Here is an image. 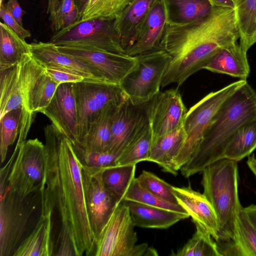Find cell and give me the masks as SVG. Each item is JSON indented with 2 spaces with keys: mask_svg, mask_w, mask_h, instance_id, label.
Here are the masks:
<instances>
[{
  "mask_svg": "<svg viewBox=\"0 0 256 256\" xmlns=\"http://www.w3.org/2000/svg\"><path fill=\"white\" fill-rule=\"evenodd\" d=\"M45 170L40 188V213L58 211L60 230L66 232L76 256H92L95 244L88 212L82 163L71 142L52 124L44 128Z\"/></svg>",
  "mask_w": 256,
  "mask_h": 256,
  "instance_id": "1",
  "label": "cell"
},
{
  "mask_svg": "<svg viewBox=\"0 0 256 256\" xmlns=\"http://www.w3.org/2000/svg\"><path fill=\"white\" fill-rule=\"evenodd\" d=\"M240 38L234 8L214 6L211 13L186 24H166L160 48L170 58L161 86H178L190 76L204 69L220 48Z\"/></svg>",
  "mask_w": 256,
  "mask_h": 256,
  "instance_id": "2",
  "label": "cell"
},
{
  "mask_svg": "<svg viewBox=\"0 0 256 256\" xmlns=\"http://www.w3.org/2000/svg\"><path fill=\"white\" fill-rule=\"evenodd\" d=\"M256 119V92L246 82L218 110L193 156L180 170L185 178L202 172L207 166L224 158L226 146L238 130Z\"/></svg>",
  "mask_w": 256,
  "mask_h": 256,
  "instance_id": "3",
  "label": "cell"
},
{
  "mask_svg": "<svg viewBox=\"0 0 256 256\" xmlns=\"http://www.w3.org/2000/svg\"><path fill=\"white\" fill-rule=\"evenodd\" d=\"M203 194L216 215L218 232L216 242H232L238 255L242 256L238 218L242 206L238 194L237 162L224 158L207 166L202 172Z\"/></svg>",
  "mask_w": 256,
  "mask_h": 256,
  "instance_id": "4",
  "label": "cell"
},
{
  "mask_svg": "<svg viewBox=\"0 0 256 256\" xmlns=\"http://www.w3.org/2000/svg\"><path fill=\"white\" fill-rule=\"evenodd\" d=\"M19 66L22 108L17 145L26 140L36 114L42 112L48 106L59 85L30 54L23 56Z\"/></svg>",
  "mask_w": 256,
  "mask_h": 256,
  "instance_id": "5",
  "label": "cell"
},
{
  "mask_svg": "<svg viewBox=\"0 0 256 256\" xmlns=\"http://www.w3.org/2000/svg\"><path fill=\"white\" fill-rule=\"evenodd\" d=\"M246 82V80H240L211 92L188 110L182 126L186 136V140L173 162L176 172L196 152L208 126L222 104Z\"/></svg>",
  "mask_w": 256,
  "mask_h": 256,
  "instance_id": "6",
  "label": "cell"
},
{
  "mask_svg": "<svg viewBox=\"0 0 256 256\" xmlns=\"http://www.w3.org/2000/svg\"><path fill=\"white\" fill-rule=\"evenodd\" d=\"M133 222L124 200L115 208L94 244V256H155L156 250L138 240Z\"/></svg>",
  "mask_w": 256,
  "mask_h": 256,
  "instance_id": "7",
  "label": "cell"
},
{
  "mask_svg": "<svg viewBox=\"0 0 256 256\" xmlns=\"http://www.w3.org/2000/svg\"><path fill=\"white\" fill-rule=\"evenodd\" d=\"M76 109V145L80 150L92 124L110 102L120 105L128 97L120 84L90 80L72 83Z\"/></svg>",
  "mask_w": 256,
  "mask_h": 256,
  "instance_id": "8",
  "label": "cell"
},
{
  "mask_svg": "<svg viewBox=\"0 0 256 256\" xmlns=\"http://www.w3.org/2000/svg\"><path fill=\"white\" fill-rule=\"evenodd\" d=\"M40 200V190L25 198L0 191V256H13Z\"/></svg>",
  "mask_w": 256,
  "mask_h": 256,
  "instance_id": "9",
  "label": "cell"
},
{
  "mask_svg": "<svg viewBox=\"0 0 256 256\" xmlns=\"http://www.w3.org/2000/svg\"><path fill=\"white\" fill-rule=\"evenodd\" d=\"M50 42L56 46L85 47L126 54L114 20H78L54 32Z\"/></svg>",
  "mask_w": 256,
  "mask_h": 256,
  "instance_id": "10",
  "label": "cell"
},
{
  "mask_svg": "<svg viewBox=\"0 0 256 256\" xmlns=\"http://www.w3.org/2000/svg\"><path fill=\"white\" fill-rule=\"evenodd\" d=\"M135 66L120 84L133 102H146L160 92L162 78L170 58L158 48L136 56Z\"/></svg>",
  "mask_w": 256,
  "mask_h": 256,
  "instance_id": "11",
  "label": "cell"
},
{
  "mask_svg": "<svg viewBox=\"0 0 256 256\" xmlns=\"http://www.w3.org/2000/svg\"><path fill=\"white\" fill-rule=\"evenodd\" d=\"M16 158L8 182V190L25 198L41 188L46 164V148L38 138L30 139L17 145Z\"/></svg>",
  "mask_w": 256,
  "mask_h": 256,
  "instance_id": "12",
  "label": "cell"
},
{
  "mask_svg": "<svg viewBox=\"0 0 256 256\" xmlns=\"http://www.w3.org/2000/svg\"><path fill=\"white\" fill-rule=\"evenodd\" d=\"M104 169V168L88 166L82 164L85 199L90 221L95 236V243L119 203L104 186L102 180Z\"/></svg>",
  "mask_w": 256,
  "mask_h": 256,
  "instance_id": "13",
  "label": "cell"
},
{
  "mask_svg": "<svg viewBox=\"0 0 256 256\" xmlns=\"http://www.w3.org/2000/svg\"><path fill=\"white\" fill-rule=\"evenodd\" d=\"M148 124L147 102L136 104L127 97L114 115L108 152L119 156Z\"/></svg>",
  "mask_w": 256,
  "mask_h": 256,
  "instance_id": "14",
  "label": "cell"
},
{
  "mask_svg": "<svg viewBox=\"0 0 256 256\" xmlns=\"http://www.w3.org/2000/svg\"><path fill=\"white\" fill-rule=\"evenodd\" d=\"M61 52L82 60L98 70L108 82L120 84L135 66L136 56L98 49L72 46H56Z\"/></svg>",
  "mask_w": 256,
  "mask_h": 256,
  "instance_id": "15",
  "label": "cell"
},
{
  "mask_svg": "<svg viewBox=\"0 0 256 256\" xmlns=\"http://www.w3.org/2000/svg\"><path fill=\"white\" fill-rule=\"evenodd\" d=\"M187 110L176 90L159 92L147 102L152 138L182 126Z\"/></svg>",
  "mask_w": 256,
  "mask_h": 256,
  "instance_id": "16",
  "label": "cell"
},
{
  "mask_svg": "<svg viewBox=\"0 0 256 256\" xmlns=\"http://www.w3.org/2000/svg\"><path fill=\"white\" fill-rule=\"evenodd\" d=\"M166 24L164 0H156L136 28L125 53L136 56L160 48V42Z\"/></svg>",
  "mask_w": 256,
  "mask_h": 256,
  "instance_id": "17",
  "label": "cell"
},
{
  "mask_svg": "<svg viewBox=\"0 0 256 256\" xmlns=\"http://www.w3.org/2000/svg\"><path fill=\"white\" fill-rule=\"evenodd\" d=\"M52 124L66 137L74 148L76 145V109L72 83L58 86L50 102L42 112Z\"/></svg>",
  "mask_w": 256,
  "mask_h": 256,
  "instance_id": "18",
  "label": "cell"
},
{
  "mask_svg": "<svg viewBox=\"0 0 256 256\" xmlns=\"http://www.w3.org/2000/svg\"><path fill=\"white\" fill-rule=\"evenodd\" d=\"M30 46L31 56L42 67H64L78 72L86 80L108 82L101 73L90 64L60 52L56 46L50 42H34Z\"/></svg>",
  "mask_w": 256,
  "mask_h": 256,
  "instance_id": "19",
  "label": "cell"
},
{
  "mask_svg": "<svg viewBox=\"0 0 256 256\" xmlns=\"http://www.w3.org/2000/svg\"><path fill=\"white\" fill-rule=\"evenodd\" d=\"M178 203L192 218V221L210 233L213 239L218 240V225L215 211L204 194L196 192L190 184L186 187L174 186Z\"/></svg>",
  "mask_w": 256,
  "mask_h": 256,
  "instance_id": "20",
  "label": "cell"
},
{
  "mask_svg": "<svg viewBox=\"0 0 256 256\" xmlns=\"http://www.w3.org/2000/svg\"><path fill=\"white\" fill-rule=\"evenodd\" d=\"M246 52L237 42L219 50L204 69L246 80L250 67Z\"/></svg>",
  "mask_w": 256,
  "mask_h": 256,
  "instance_id": "21",
  "label": "cell"
},
{
  "mask_svg": "<svg viewBox=\"0 0 256 256\" xmlns=\"http://www.w3.org/2000/svg\"><path fill=\"white\" fill-rule=\"evenodd\" d=\"M128 206L135 226L143 228H168L180 220L190 217L183 213L123 200Z\"/></svg>",
  "mask_w": 256,
  "mask_h": 256,
  "instance_id": "22",
  "label": "cell"
},
{
  "mask_svg": "<svg viewBox=\"0 0 256 256\" xmlns=\"http://www.w3.org/2000/svg\"><path fill=\"white\" fill-rule=\"evenodd\" d=\"M52 214H40L34 228L22 241L13 256H54Z\"/></svg>",
  "mask_w": 256,
  "mask_h": 256,
  "instance_id": "23",
  "label": "cell"
},
{
  "mask_svg": "<svg viewBox=\"0 0 256 256\" xmlns=\"http://www.w3.org/2000/svg\"><path fill=\"white\" fill-rule=\"evenodd\" d=\"M186 138L182 126L152 138L148 161L156 163L164 172L176 176L178 172L174 168V160L180 152Z\"/></svg>",
  "mask_w": 256,
  "mask_h": 256,
  "instance_id": "24",
  "label": "cell"
},
{
  "mask_svg": "<svg viewBox=\"0 0 256 256\" xmlns=\"http://www.w3.org/2000/svg\"><path fill=\"white\" fill-rule=\"evenodd\" d=\"M119 106L110 102L104 108L90 126L80 148L75 150L76 154L82 152H108L111 140L112 120Z\"/></svg>",
  "mask_w": 256,
  "mask_h": 256,
  "instance_id": "25",
  "label": "cell"
},
{
  "mask_svg": "<svg viewBox=\"0 0 256 256\" xmlns=\"http://www.w3.org/2000/svg\"><path fill=\"white\" fill-rule=\"evenodd\" d=\"M167 24L180 25L204 18L214 6L210 0H164Z\"/></svg>",
  "mask_w": 256,
  "mask_h": 256,
  "instance_id": "26",
  "label": "cell"
},
{
  "mask_svg": "<svg viewBox=\"0 0 256 256\" xmlns=\"http://www.w3.org/2000/svg\"><path fill=\"white\" fill-rule=\"evenodd\" d=\"M156 0H132L114 20L115 26L125 50L138 25Z\"/></svg>",
  "mask_w": 256,
  "mask_h": 256,
  "instance_id": "27",
  "label": "cell"
},
{
  "mask_svg": "<svg viewBox=\"0 0 256 256\" xmlns=\"http://www.w3.org/2000/svg\"><path fill=\"white\" fill-rule=\"evenodd\" d=\"M19 64L0 70V118L8 112L22 108Z\"/></svg>",
  "mask_w": 256,
  "mask_h": 256,
  "instance_id": "28",
  "label": "cell"
},
{
  "mask_svg": "<svg viewBox=\"0 0 256 256\" xmlns=\"http://www.w3.org/2000/svg\"><path fill=\"white\" fill-rule=\"evenodd\" d=\"M30 46L4 22H0V70L19 64Z\"/></svg>",
  "mask_w": 256,
  "mask_h": 256,
  "instance_id": "29",
  "label": "cell"
},
{
  "mask_svg": "<svg viewBox=\"0 0 256 256\" xmlns=\"http://www.w3.org/2000/svg\"><path fill=\"white\" fill-rule=\"evenodd\" d=\"M234 10L240 45L247 52L256 43V0H236Z\"/></svg>",
  "mask_w": 256,
  "mask_h": 256,
  "instance_id": "30",
  "label": "cell"
},
{
  "mask_svg": "<svg viewBox=\"0 0 256 256\" xmlns=\"http://www.w3.org/2000/svg\"><path fill=\"white\" fill-rule=\"evenodd\" d=\"M256 149V119L241 126L224 151V158L236 162L249 156Z\"/></svg>",
  "mask_w": 256,
  "mask_h": 256,
  "instance_id": "31",
  "label": "cell"
},
{
  "mask_svg": "<svg viewBox=\"0 0 256 256\" xmlns=\"http://www.w3.org/2000/svg\"><path fill=\"white\" fill-rule=\"evenodd\" d=\"M136 164L116 166L104 169L102 180L106 188L118 202L124 200L132 182L135 178Z\"/></svg>",
  "mask_w": 256,
  "mask_h": 256,
  "instance_id": "32",
  "label": "cell"
},
{
  "mask_svg": "<svg viewBox=\"0 0 256 256\" xmlns=\"http://www.w3.org/2000/svg\"><path fill=\"white\" fill-rule=\"evenodd\" d=\"M152 138L148 124L118 156L116 166L136 164L140 162L148 161Z\"/></svg>",
  "mask_w": 256,
  "mask_h": 256,
  "instance_id": "33",
  "label": "cell"
},
{
  "mask_svg": "<svg viewBox=\"0 0 256 256\" xmlns=\"http://www.w3.org/2000/svg\"><path fill=\"white\" fill-rule=\"evenodd\" d=\"M196 230L188 242L178 250L175 256H221L216 244L206 230L195 224Z\"/></svg>",
  "mask_w": 256,
  "mask_h": 256,
  "instance_id": "34",
  "label": "cell"
},
{
  "mask_svg": "<svg viewBox=\"0 0 256 256\" xmlns=\"http://www.w3.org/2000/svg\"><path fill=\"white\" fill-rule=\"evenodd\" d=\"M132 0H90L80 21L116 20Z\"/></svg>",
  "mask_w": 256,
  "mask_h": 256,
  "instance_id": "35",
  "label": "cell"
},
{
  "mask_svg": "<svg viewBox=\"0 0 256 256\" xmlns=\"http://www.w3.org/2000/svg\"><path fill=\"white\" fill-rule=\"evenodd\" d=\"M124 200L136 202L172 211L187 213L180 204L166 201L143 188L135 178L130 184Z\"/></svg>",
  "mask_w": 256,
  "mask_h": 256,
  "instance_id": "36",
  "label": "cell"
},
{
  "mask_svg": "<svg viewBox=\"0 0 256 256\" xmlns=\"http://www.w3.org/2000/svg\"><path fill=\"white\" fill-rule=\"evenodd\" d=\"M22 109L10 110L0 118L1 162L6 160L9 146L14 144L19 135Z\"/></svg>",
  "mask_w": 256,
  "mask_h": 256,
  "instance_id": "37",
  "label": "cell"
},
{
  "mask_svg": "<svg viewBox=\"0 0 256 256\" xmlns=\"http://www.w3.org/2000/svg\"><path fill=\"white\" fill-rule=\"evenodd\" d=\"M136 178L143 188L153 194L172 203L179 204L174 194V186L155 174L143 170Z\"/></svg>",
  "mask_w": 256,
  "mask_h": 256,
  "instance_id": "38",
  "label": "cell"
},
{
  "mask_svg": "<svg viewBox=\"0 0 256 256\" xmlns=\"http://www.w3.org/2000/svg\"><path fill=\"white\" fill-rule=\"evenodd\" d=\"M79 20L74 0H60L55 16L50 21V28L55 32Z\"/></svg>",
  "mask_w": 256,
  "mask_h": 256,
  "instance_id": "39",
  "label": "cell"
},
{
  "mask_svg": "<svg viewBox=\"0 0 256 256\" xmlns=\"http://www.w3.org/2000/svg\"><path fill=\"white\" fill-rule=\"evenodd\" d=\"M243 256H256V228L243 210L238 218Z\"/></svg>",
  "mask_w": 256,
  "mask_h": 256,
  "instance_id": "40",
  "label": "cell"
},
{
  "mask_svg": "<svg viewBox=\"0 0 256 256\" xmlns=\"http://www.w3.org/2000/svg\"><path fill=\"white\" fill-rule=\"evenodd\" d=\"M76 154L83 164L105 168L116 166L118 156L108 152H82Z\"/></svg>",
  "mask_w": 256,
  "mask_h": 256,
  "instance_id": "41",
  "label": "cell"
},
{
  "mask_svg": "<svg viewBox=\"0 0 256 256\" xmlns=\"http://www.w3.org/2000/svg\"><path fill=\"white\" fill-rule=\"evenodd\" d=\"M46 74L58 84L63 83H76L86 80L78 72L66 68L56 66L43 67Z\"/></svg>",
  "mask_w": 256,
  "mask_h": 256,
  "instance_id": "42",
  "label": "cell"
},
{
  "mask_svg": "<svg viewBox=\"0 0 256 256\" xmlns=\"http://www.w3.org/2000/svg\"><path fill=\"white\" fill-rule=\"evenodd\" d=\"M0 17L4 22L20 38L25 40L31 36L30 32L22 26L6 10L4 4H0Z\"/></svg>",
  "mask_w": 256,
  "mask_h": 256,
  "instance_id": "43",
  "label": "cell"
},
{
  "mask_svg": "<svg viewBox=\"0 0 256 256\" xmlns=\"http://www.w3.org/2000/svg\"><path fill=\"white\" fill-rule=\"evenodd\" d=\"M4 6L8 12L22 26V17L24 12L18 0H8Z\"/></svg>",
  "mask_w": 256,
  "mask_h": 256,
  "instance_id": "44",
  "label": "cell"
},
{
  "mask_svg": "<svg viewBox=\"0 0 256 256\" xmlns=\"http://www.w3.org/2000/svg\"><path fill=\"white\" fill-rule=\"evenodd\" d=\"M60 0H48L46 14L49 20L51 21L54 18L60 4Z\"/></svg>",
  "mask_w": 256,
  "mask_h": 256,
  "instance_id": "45",
  "label": "cell"
},
{
  "mask_svg": "<svg viewBox=\"0 0 256 256\" xmlns=\"http://www.w3.org/2000/svg\"><path fill=\"white\" fill-rule=\"evenodd\" d=\"M243 210L253 226L256 228V205L250 204L247 207L243 208Z\"/></svg>",
  "mask_w": 256,
  "mask_h": 256,
  "instance_id": "46",
  "label": "cell"
},
{
  "mask_svg": "<svg viewBox=\"0 0 256 256\" xmlns=\"http://www.w3.org/2000/svg\"><path fill=\"white\" fill-rule=\"evenodd\" d=\"M214 6L234 8L236 0H210Z\"/></svg>",
  "mask_w": 256,
  "mask_h": 256,
  "instance_id": "47",
  "label": "cell"
},
{
  "mask_svg": "<svg viewBox=\"0 0 256 256\" xmlns=\"http://www.w3.org/2000/svg\"><path fill=\"white\" fill-rule=\"evenodd\" d=\"M90 0H74L80 20L81 18L83 12L86 9Z\"/></svg>",
  "mask_w": 256,
  "mask_h": 256,
  "instance_id": "48",
  "label": "cell"
},
{
  "mask_svg": "<svg viewBox=\"0 0 256 256\" xmlns=\"http://www.w3.org/2000/svg\"><path fill=\"white\" fill-rule=\"evenodd\" d=\"M247 164L256 178V158L254 154L248 156Z\"/></svg>",
  "mask_w": 256,
  "mask_h": 256,
  "instance_id": "49",
  "label": "cell"
}]
</instances>
